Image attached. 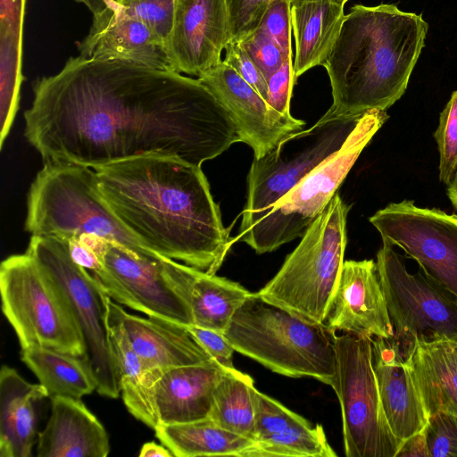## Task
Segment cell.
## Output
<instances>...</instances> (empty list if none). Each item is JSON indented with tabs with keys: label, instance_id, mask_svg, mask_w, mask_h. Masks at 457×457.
<instances>
[{
	"label": "cell",
	"instance_id": "obj_30",
	"mask_svg": "<svg viewBox=\"0 0 457 457\" xmlns=\"http://www.w3.org/2000/svg\"><path fill=\"white\" fill-rule=\"evenodd\" d=\"M251 294L237 282L196 269L189 292L194 325L224 334Z\"/></svg>",
	"mask_w": 457,
	"mask_h": 457
},
{
	"label": "cell",
	"instance_id": "obj_24",
	"mask_svg": "<svg viewBox=\"0 0 457 457\" xmlns=\"http://www.w3.org/2000/svg\"><path fill=\"white\" fill-rule=\"evenodd\" d=\"M48 397L41 384H31L14 369L0 371V457H31L37 440L38 414Z\"/></svg>",
	"mask_w": 457,
	"mask_h": 457
},
{
	"label": "cell",
	"instance_id": "obj_32",
	"mask_svg": "<svg viewBox=\"0 0 457 457\" xmlns=\"http://www.w3.org/2000/svg\"><path fill=\"white\" fill-rule=\"evenodd\" d=\"M434 137L439 153V179L447 187L457 173V90L441 112Z\"/></svg>",
	"mask_w": 457,
	"mask_h": 457
},
{
	"label": "cell",
	"instance_id": "obj_43",
	"mask_svg": "<svg viewBox=\"0 0 457 457\" xmlns=\"http://www.w3.org/2000/svg\"><path fill=\"white\" fill-rule=\"evenodd\" d=\"M140 457H153V456H160V457H171L173 456L172 453L166 447H163L160 445L155 444L154 442H147L144 444L141 447Z\"/></svg>",
	"mask_w": 457,
	"mask_h": 457
},
{
	"label": "cell",
	"instance_id": "obj_25",
	"mask_svg": "<svg viewBox=\"0 0 457 457\" xmlns=\"http://www.w3.org/2000/svg\"><path fill=\"white\" fill-rule=\"evenodd\" d=\"M405 362L428 418L437 411L457 415V351L453 341L418 342Z\"/></svg>",
	"mask_w": 457,
	"mask_h": 457
},
{
	"label": "cell",
	"instance_id": "obj_18",
	"mask_svg": "<svg viewBox=\"0 0 457 457\" xmlns=\"http://www.w3.org/2000/svg\"><path fill=\"white\" fill-rule=\"evenodd\" d=\"M104 1L106 6L93 14L90 29L78 46L79 55L94 60H121L157 70L173 71L165 42L112 0Z\"/></svg>",
	"mask_w": 457,
	"mask_h": 457
},
{
	"label": "cell",
	"instance_id": "obj_2",
	"mask_svg": "<svg viewBox=\"0 0 457 457\" xmlns=\"http://www.w3.org/2000/svg\"><path fill=\"white\" fill-rule=\"evenodd\" d=\"M94 170L110 208L145 247L216 273L232 239L201 167L148 155Z\"/></svg>",
	"mask_w": 457,
	"mask_h": 457
},
{
	"label": "cell",
	"instance_id": "obj_27",
	"mask_svg": "<svg viewBox=\"0 0 457 457\" xmlns=\"http://www.w3.org/2000/svg\"><path fill=\"white\" fill-rule=\"evenodd\" d=\"M156 437L177 457H252V439L221 428L211 418L175 424H160Z\"/></svg>",
	"mask_w": 457,
	"mask_h": 457
},
{
	"label": "cell",
	"instance_id": "obj_46",
	"mask_svg": "<svg viewBox=\"0 0 457 457\" xmlns=\"http://www.w3.org/2000/svg\"><path fill=\"white\" fill-rule=\"evenodd\" d=\"M299 0H291L292 3L294 2H297ZM335 3L338 4H341V5H345V4L349 1V0H333Z\"/></svg>",
	"mask_w": 457,
	"mask_h": 457
},
{
	"label": "cell",
	"instance_id": "obj_15",
	"mask_svg": "<svg viewBox=\"0 0 457 457\" xmlns=\"http://www.w3.org/2000/svg\"><path fill=\"white\" fill-rule=\"evenodd\" d=\"M197 79L228 111L240 142L253 149L255 158L264 156L287 136L305 125L303 120L288 119L278 112L224 61Z\"/></svg>",
	"mask_w": 457,
	"mask_h": 457
},
{
	"label": "cell",
	"instance_id": "obj_10",
	"mask_svg": "<svg viewBox=\"0 0 457 457\" xmlns=\"http://www.w3.org/2000/svg\"><path fill=\"white\" fill-rule=\"evenodd\" d=\"M377 267L394 328L392 341L405 360L418 342L457 336V299L421 270H407L393 245L382 241Z\"/></svg>",
	"mask_w": 457,
	"mask_h": 457
},
{
	"label": "cell",
	"instance_id": "obj_41",
	"mask_svg": "<svg viewBox=\"0 0 457 457\" xmlns=\"http://www.w3.org/2000/svg\"><path fill=\"white\" fill-rule=\"evenodd\" d=\"M65 241L71 258L75 263L93 271V273H97L103 269V262L97 253L79 236L72 237Z\"/></svg>",
	"mask_w": 457,
	"mask_h": 457
},
{
	"label": "cell",
	"instance_id": "obj_40",
	"mask_svg": "<svg viewBox=\"0 0 457 457\" xmlns=\"http://www.w3.org/2000/svg\"><path fill=\"white\" fill-rule=\"evenodd\" d=\"M187 328L212 360L226 370L236 369L233 364L235 349L223 333L195 325L188 326Z\"/></svg>",
	"mask_w": 457,
	"mask_h": 457
},
{
	"label": "cell",
	"instance_id": "obj_33",
	"mask_svg": "<svg viewBox=\"0 0 457 457\" xmlns=\"http://www.w3.org/2000/svg\"><path fill=\"white\" fill-rule=\"evenodd\" d=\"M127 14L145 23L164 42L174 16L175 0H112Z\"/></svg>",
	"mask_w": 457,
	"mask_h": 457
},
{
	"label": "cell",
	"instance_id": "obj_9",
	"mask_svg": "<svg viewBox=\"0 0 457 457\" xmlns=\"http://www.w3.org/2000/svg\"><path fill=\"white\" fill-rule=\"evenodd\" d=\"M100 258L103 269L93 276L111 299L147 316L194 325L189 292L195 268L162 255L140 257L109 240Z\"/></svg>",
	"mask_w": 457,
	"mask_h": 457
},
{
	"label": "cell",
	"instance_id": "obj_35",
	"mask_svg": "<svg viewBox=\"0 0 457 457\" xmlns=\"http://www.w3.org/2000/svg\"><path fill=\"white\" fill-rule=\"evenodd\" d=\"M273 0H225L230 41H241L260 26Z\"/></svg>",
	"mask_w": 457,
	"mask_h": 457
},
{
	"label": "cell",
	"instance_id": "obj_34",
	"mask_svg": "<svg viewBox=\"0 0 457 457\" xmlns=\"http://www.w3.org/2000/svg\"><path fill=\"white\" fill-rule=\"evenodd\" d=\"M423 430L429 457H457V415L437 411Z\"/></svg>",
	"mask_w": 457,
	"mask_h": 457
},
{
	"label": "cell",
	"instance_id": "obj_26",
	"mask_svg": "<svg viewBox=\"0 0 457 457\" xmlns=\"http://www.w3.org/2000/svg\"><path fill=\"white\" fill-rule=\"evenodd\" d=\"M344 6L333 0H299L291 4L295 41L294 75L325 63L345 19Z\"/></svg>",
	"mask_w": 457,
	"mask_h": 457
},
{
	"label": "cell",
	"instance_id": "obj_47",
	"mask_svg": "<svg viewBox=\"0 0 457 457\" xmlns=\"http://www.w3.org/2000/svg\"><path fill=\"white\" fill-rule=\"evenodd\" d=\"M456 348V351H457V336H455L453 339H451Z\"/></svg>",
	"mask_w": 457,
	"mask_h": 457
},
{
	"label": "cell",
	"instance_id": "obj_45",
	"mask_svg": "<svg viewBox=\"0 0 457 457\" xmlns=\"http://www.w3.org/2000/svg\"><path fill=\"white\" fill-rule=\"evenodd\" d=\"M446 193L453 206L457 211V173L451 184L446 187Z\"/></svg>",
	"mask_w": 457,
	"mask_h": 457
},
{
	"label": "cell",
	"instance_id": "obj_23",
	"mask_svg": "<svg viewBox=\"0 0 457 457\" xmlns=\"http://www.w3.org/2000/svg\"><path fill=\"white\" fill-rule=\"evenodd\" d=\"M51 415L38 433V457H106L110 452L106 430L80 399L54 396Z\"/></svg>",
	"mask_w": 457,
	"mask_h": 457
},
{
	"label": "cell",
	"instance_id": "obj_6",
	"mask_svg": "<svg viewBox=\"0 0 457 457\" xmlns=\"http://www.w3.org/2000/svg\"><path fill=\"white\" fill-rule=\"evenodd\" d=\"M349 209L337 193L258 295L305 320L325 323L345 262Z\"/></svg>",
	"mask_w": 457,
	"mask_h": 457
},
{
	"label": "cell",
	"instance_id": "obj_36",
	"mask_svg": "<svg viewBox=\"0 0 457 457\" xmlns=\"http://www.w3.org/2000/svg\"><path fill=\"white\" fill-rule=\"evenodd\" d=\"M240 42L267 80L289 58L285 56L276 41L260 29Z\"/></svg>",
	"mask_w": 457,
	"mask_h": 457
},
{
	"label": "cell",
	"instance_id": "obj_4",
	"mask_svg": "<svg viewBox=\"0 0 457 457\" xmlns=\"http://www.w3.org/2000/svg\"><path fill=\"white\" fill-rule=\"evenodd\" d=\"M225 337L238 352L278 374L331 385L336 331L305 320L252 293L233 315Z\"/></svg>",
	"mask_w": 457,
	"mask_h": 457
},
{
	"label": "cell",
	"instance_id": "obj_5",
	"mask_svg": "<svg viewBox=\"0 0 457 457\" xmlns=\"http://www.w3.org/2000/svg\"><path fill=\"white\" fill-rule=\"evenodd\" d=\"M24 228L32 236L62 240L96 235L140 257L160 255L119 220L102 195L96 170L79 164L45 162L29 187Z\"/></svg>",
	"mask_w": 457,
	"mask_h": 457
},
{
	"label": "cell",
	"instance_id": "obj_11",
	"mask_svg": "<svg viewBox=\"0 0 457 457\" xmlns=\"http://www.w3.org/2000/svg\"><path fill=\"white\" fill-rule=\"evenodd\" d=\"M361 115L320 118L311 128L287 136L264 156L253 157L238 235L259 222L304 176L339 150Z\"/></svg>",
	"mask_w": 457,
	"mask_h": 457
},
{
	"label": "cell",
	"instance_id": "obj_17",
	"mask_svg": "<svg viewBox=\"0 0 457 457\" xmlns=\"http://www.w3.org/2000/svg\"><path fill=\"white\" fill-rule=\"evenodd\" d=\"M325 324L366 338L394 337V328L373 260L345 261Z\"/></svg>",
	"mask_w": 457,
	"mask_h": 457
},
{
	"label": "cell",
	"instance_id": "obj_42",
	"mask_svg": "<svg viewBox=\"0 0 457 457\" xmlns=\"http://www.w3.org/2000/svg\"><path fill=\"white\" fill-rule=\"evenodd\" d=\"M395 457H429L424 430L407 438Z\"/></svg>",
	"mask_w": 457,
	"mask_h": 457
},
{
	"label": "cell",
	"instance_id": "obj_29",
	"mask_svg": "<svg viewBox=\"0 0 457 457\" xmlns=\"http://www.w3.org/2000/svg\"><path fill=\"white\" fill-rule=\"evenodd\" d=\"M21 359L37 377L49 398L80 399L97 387L96 377L84 357L32 346L21 349Z\"/></svg>",
	"mask_w": 457,
	"mask_h": 457
},
{
	"label": "cell",
	"instance_id": "obj_1",
	"mask_svg": "<svg viewBox=\"0 0 457 457\" xmlns=\"http://www.w3.org/2000/svg\"><path fill=\"white\" fill-rule=\"evenodd\" d=\"M33 94L24 136L45 162L95 169L158 155L201 167L240 142L212 92L173 71L78 55Z\"/></svg>",
	"mask_w": 457,
	"mask_h": 457
},
{
	"label": "cell",
	"instance_id": "obj_21",
	"mask_svg": "<svg viewBox=\"0 0 457 457\" xmlns=\"http://www.w3.org/2000/svg\"><path fill=\"white\" fill-rule=\"evenodd\" d=\"M107 304L120 320L145 370L213 361L187 327L156 317L129 314L110 297Z\"/></svg>",
	"mask_w": 457,
	"mask_h": 457
},
{
	"label": "cell",
	"instance_id": "obj_31",
	"mask_svg": "<svg viewBox=\"0 0 457 457\" xmlns=\"http://www.w3.org/2000/svg\"><path fill=\"white\" fill-rule=\"evenodd\" d=\"M253 380L237 369L218 383L209 415L221 428L254 441Z\"/></svg>",
	"mask_w": 457,
	"mask_h": 457
},
{
	"label": "cell",
	"instance_id": "obj_16",
	"mask_svg": "<svg viewBox=\"0 0 457 457\" xmlns=\"http://www.w3.org/2000/svg\"><path fill=\"white\" fill-rule=\"evenodd\" d=\"M228 42L225 0H175L173 23L165 41L174 71L200 76L221 61Z\"/></svg>",
	"mask_w": 457,
	"mask_h": 457
},
{
	"label": "cell",
	"instance_id": "obj_44",
	"mask_svg": "<svg viewBox=\"0 0 457 457\" xmlns=\"http://www.w3.org/2000/svg\"><path fill=\"white\" fill-rule=\"evenodd\" d=\"M76 2L81 3L85 4L92 13H96L99 11L103 10L105 6L104 0H75Z\"/></svg>",
	"mask_w": 457,
	"mask_h": 457
},
{
	"label": "cell",
	"instance_id": "obj_14",
	"mask_svg": "<svg viewBox=\"0 0 457 457\" xmlns=\"http://www.w3.org/2000/svg\"><path fill=\"white\" fill-rule=\"evenodd\" d=\"M370 222L382 241L401 247L457 299V214L418 207L405 199L378 210Z\"/></svg>",
	"mask_w": 457,
	"mask_h": 457
},
{
	"label": "cell",
	"instance_id": "obj_7",
	"mask_svg": "<svg viewBox=\"0 0 457 457\" xmlns=\"http://www.w3.org/2000/svg\"><path fill=\"white\" fill-rule=\"evenodd\" d=\"M386 111L364 112L339 150L304 176L253 227L238 235L257 253L302 237L337 194L364 147L387 120Z\"/></svg>",
	"mask_w": 457,
	"mask_h": 457
},
{
	"label": "cell",
	"instance_id": "obj_12",
	"mask_svg": "<svg viewBox=\"0 0 457 457\" xmlns=\"http://www.w3.org/2000/svg\"><path fill=\"white\" fill-rule=\"evenodd\" d=\"M336 375L346 457H395L402 442L393 434L380 401L371 339L345 333L336 338Z\"/></svg>",
	"mask_w": 457,
	"mask_h": 457
},
{
	"label": "cell",
	"instance_id": "obj_20",
	"mask_svg": "<svg viewBox=\"0 0 457 457\" xmlns=\"http://www.w3.org/2000/svg\"><path fill=\"white\" fill-rule=\"evenodd\" d=\"M254 443L252 457H335L321 425L312 426L275 399L253 388Z\"/></svg>",
	"mask_w": 457,
	"mask_h": 457
},
{
	"label": "cell",
	"instance_id": "obj_13",
	"mask_svg": "<svg viewBox=\"0 0 457 457\" xmlns=\"http://www.w3.org/2000/svg\"><path fill=\"white\" fill-rule=\"evenodd\" d=\"M63 291L85 343V360L99 395L117 398L119 378L108 329V295L96 278L71 258L65 240L31 236L26 251Z\"/></svg>",
	"mask_w": 457,
	"mask_h": 457
},
{
	"label": "cell",
	"instance_id": "obj_3",
	"mask_svg": "<svg viewBox=\"0 0 457 457\" xmlns=\"http://www.w3.org/2000/svg\"><path fill=\"white\" fill-rule=\"evenodd\" d=\"M428 29L421 15L395 4L353 5L323 64L333 102L321 118L392 106L407 88Z\"/></svg>",
	"mask_w": 457,
	"mask_h": 457
},
{
	"label": "cell",
	"instance_id": "obj_37",
	"mask_svg": "<svg viewBox=\"0 0 457 457\" xmlns=\"http://www.w3.org/2000/svg\"><path fill=\"white\" fill-rule=\"evenodd\" d=\"M291 0H273L258 29L270 36L286 57L291 53Z\"/></svg>",
	"mask_w": 457,
	"mask_h": 457
},
{
	"label": "cell",
	"instance_id": "obj_38",
	"mask_svg": "<svg viewBox=\"0 0 457 457\" xmlns=\"http://www.w3.org/2000/svg\"><path fill=\"white\" fill-rule=\"evenodd\" d=\"M296 80L292 57L287 58L268 79L267 102L278 112L288 119L293 118L290 112V99Z\"/></svg>",
	"mask_w": 457,
	"mask_h": 457
},
{
	"label": "cell",
	"instance_id": "obj_19",
	"mask_svg": "<svg viewBox=\"0 0 457 457\" xmlns=\"http://www.w3.org/2000/svg\"><path fill=\"white\" fill-rule=\"evenodd\" d=\"M228 370L214 360L146 370L160 424L209 417L214 390Z\"/></svg>",
	"mask_w": 457,
	"mask_h": 457
},
{
	"label": "cell",
	"instance_id": "obj_28",
	"mask_svg": "<svg viewBox=\"0 0 457 457\" xmlns=\"http://www.w3.org/2000/svg\"><path fill=\"white\" fill-rule=\"evenodd\" d=\"M108 329L123 402L135 418L155 429L160 421L145 370L120 320L109 308Z\"/></svg>",
	"mask_w": 457,
	"mask_h": 457
},
{
	"label": "cell",
	"instance_id": "obj_39",
	"mask_svg": "<svg viewBox=\"0 0 457 457\" xmlns=\"http://www.w3.org/2000/svg\"><path fill=\"white\" fill-rule=\"evenodd\" d=\"M224 62L230 65L266 101L268 80L248 55L240 41H230L225 47Z\"/></svg>",
	"mask_w": 457,
	"mask_h": 457
},
{
	"label": "cell",
	"instance_id": "obj_22",
	"mask_svg": "<svg viewBox=\"0 0 457 457\" xmlns=\"http://www.w3.org/2000/svg\"><path fill=\"white\" fill-rule=\"evenodd\" d=\"M372 365L387 423L403 443L422 431L428 420L414 386L405 360L392 339H371ZM403 445V444H402Z\"/></svg>",
	"mask_w": 457,
	"mask_h": 457
},
{
	"label": "cell",
	"instance_id": "obj_8",
	"mask_svg": "<svg viewBox=\"0 0 457 457\" xmlns=\"http://www.w3.org/2000/svg\"><path fill=\"white\" fill-rule=\"evenodd\" d=\"M0 293L3 312L21 349L40 346L85 356L84 339L63 291L29 253L2 262Z\"/></svg>",
	"mask_w": 457,
	"mask_h": 457
}]
</instances>
